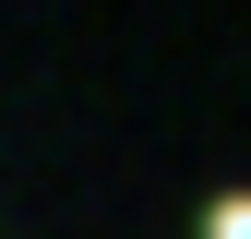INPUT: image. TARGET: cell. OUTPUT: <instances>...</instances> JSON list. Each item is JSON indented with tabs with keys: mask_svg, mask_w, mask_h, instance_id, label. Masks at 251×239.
<instances>
[{
	"mask_svg": "<svg viewBox=\"0 0 251 239\" xmlns=\"http://www.w3.org/2000/svg\"><path fill=\"white\" fill-rule=\"evenodd\" d=\"M203 239H251V191H215L203 203Z\"/></svg>",
	"mask_w": 251,
	"mask_h": 239,
	"instance_id": "cell-1",
	"label": "cell"
}]
</instances>
